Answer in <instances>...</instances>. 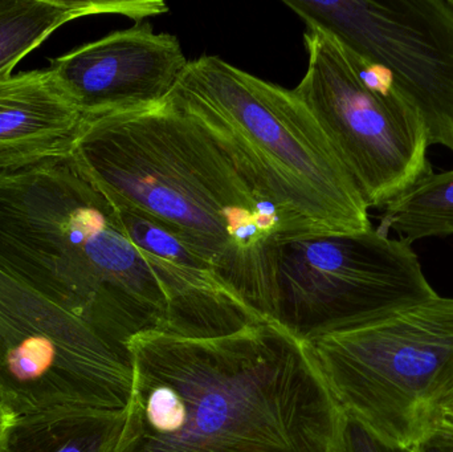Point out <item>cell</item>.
Returning <instances> with one entry per match:
<instances>
[{"instance_id":"cell-1","label":"cell","mask_w":453,"mask_h":452,"mask_svg":"<svg viewBox=\"0 0 453 452\" xmlns=\"http://www.w3.org/2000/svg\"><path fill=\"white\" fill-rule=\"evenodd\" d=\"M111 452H342L346 416L305 340L276 320L228 334L146 331Z\"/></svg>"},{"instance_id":"cell-2","label":"cell","mask_w":453,"mask_h":452,"mask_svg":"<svg viewBox=\"0 0 453 452\" xmlns=\"http://www.w3.org/2000/svg\"><path fill=\"white\" fill-rule=\"evenodd\" d=\"M72 159L109 199L172 231L256 315L274 320V246L314 233L274 203L198 122L167 103L87 117Z\"/></svg>"},{"instance_id":"cell-3","label":"cell","mask_w":453,"mask_h":452,"mask_svg":"<svg viewBox=\"0 0 453 452\" xmlns=\"http://www.w3.org/2000/svg\"><path fill=\"white\" fill-rule=\"evenodd\" d=\"M0 267L84 303L122 344L166 331L159 281L72 157L0 175Z\"/></svg>"},{"instance_id":"cell-4","label":"cell","mask_w":453,"mask_h":452,"mask_svg":"<svg viewBox=\"0 0 453 452\" xmlns=\"http://www.w3.org/2000/svg\"><path fill=\"white\" fill-rule=\"evenodd\" d=\"M165 103L198 122L274 203L309 230H372L364 196L293 90L218 56H202L188 61Z\"/></svg>"},{"instance_id":"cell-5","label":"cell","mask_w":453,"mask_h":452,"mask_svg":"<svg viewBox=\"0 0 453 452\" xmlns=\"http://www.w3.org/2000/svg\"><path fill=\"white\" fill-rule=\"evenodd\" d=\"M348 418L412 448L441 419L453 387V297L436 296L309 341Z\"/></svg>"},{"instance_id":"cell-6","label":"cell","mask_w":453,"mask_h":452,"mask_svg":"<svg viewBox=\"0 0 453 452\" xmlns=\"http://www.w3.org/2000/svg\"><path fill=\"white\" fill-rule=\"evenodd\" d=\"M132 389L127 345L84 303L0 267V403L15 417L50 411L124 414Z\"/></svg>"},{"instance_id":"cell-7","label":"cell","mask_w":453,"mask_h":452,"mask_svg":"<svg viewBox=\"0 0 453 452\" xmlns=\"http://www.w3.org/2000/svg\"><path fill=\"white\" fill-rule=\"evenodd\" d=\"M308 65L293 89L313 114L369 209H385L433 170L419 111L385 66L329 32L303 34Z\"/></svg>"},{"instance_id":"cell-8","label":"cell","mask_w":453,"mask_h":452,"mask_svg":"<svg viewBox=\"0 0 453 452\" xmlns=\"http://www.w3.org/2000/svg\"><path fill=\"white\" fill-rule=\"evenodd\" d=\"M273 268L274 320L308 342L438 296L411 244L374 227L282 239Z\"/></svg>"},{"instance_id":"cell-9","label":"cell","mask_w":453,"mask_h":452,"mask_svg":"<svg viewBox=\"0 0 453 452\" xmlns=\"http://www.w3.org/2000/svg\"><path fill=\"white\" fill-rule=\"evenodd\" d=\"M308 28L337 37L393 74L430 145L453 153L452 0H285Z\"/></svg>"},{"instance_id":"cell-10","label":"cell","mask_w":453,"mask_h":452,"mask_svg":"<svg viewBox=\"0 0 453 452\" xmlns=\"http://www.w3.org/2000/svg\"><path fill=\"white\" fill-rule=\"evenodd\" d=\"M50 65L87 119L162 105L188 60L177 36L157 34L142 20L81 45Z\"/></svg>"},{"instance_id":"cell-11","label":"cell","mask_w":453,"mask_h":452,"mask_svg":"<svg viewBox=\"0 0 453 452\" xmlns=\"http://www.w3.org/2000/svg\"><path fill=\"white\" fill-rule=\"evenodd\" d=\"M111 202L127 238L153 271L166 297V333L220 336L264 320L226 286L203 255L142 212Z\"/></svg>"},{"instance_id":"cell-12","label":"cell","mask_w":453,"mask_h":452,"mask_svg":"<svg viewBox=\"0 0 453 452\" xmlns=\"http://www.w3.org/2000/svg\"><path fill=\"white\" fill-rule=\"evenodd\" d=\"M84 122L52 65L0 79V175L71 158Z\"/></svg>"},{"instance_id":"cell-13","label":"cell","mask_w":453,"mask_h":452,"mask_svg":"<svg viewBox=\"0 0 453 452\" xmlns=\"http://www.w3.org/2000/svg\"><path fill=\"white\" fill-rule=\"evenodd\" d=\"M158 0L88 2V0H0V79L42 45L56 29L90 15L114 13L138 21L167 12Z\"/></svg>"},{"instance_id":"cell-14","label":"cell","mask_w":453,"mask_h":452,"mask_svg":"<svg viewBox=\"0 0 453 452\" xmlns=\"http://www.w3.org/2000/svg\"><path fill=\"white\" fill-rule=\"evenodd\" d=\"M122 417L97 411L15 417L0 452H111Z\"/></svg>"},{"instance_id":"cell-15","label":"cell","mask_w":453,"mask_h":452,"mask_svg":"<svg viewBox=\"0 0 453 452\" xmlns=\"http://www.w3.org/2000/svg\"><path fill=\"white\" fill-rule=\"evenodd\" d=\"M382 222L410 244L453 235V169L426 175L385 207Z\"/></svg>"},{"instance_id":"cell-16","label":"cell","mask_w":453,"mask_h":452,"mask_svg":"<svg viewBox=\"0 0 453 452\" xmlns=\"http://www.w3.org/2000/svg\"><path fill=\"white\" fill-rule=\"evenodd\" d=\"M342 452H414L410 448H395L370 434L365 427L346 417Z\"/></svg>"},{"instance_id":"cell-17","label":"cell","mask_w":453,"mask_h":452,"mask_svg":"<svg viewBox=\"0 0 453 452\" xmlns=\"http://www.w3.org/2000/svg\"><path fill=\"white\" fill-rule=\"evenodd\" d=\"M412 451L453 452V429L446 425H439L427 437L423 438Z\"/></svg>"},{"instance_id":"cell-18","label":"cell","mask_w":453,"mask_h":452,"mask_svg":"<svg viewBox=\"0 0 453 452\" xmlns=\"http://www.w3.org/2000/svg\"><path fill=\"white\" fill-rule=\"evenodd\" d=\"M13 419H15V416L0 403V448H2L3 442H4L5 435H7L8 429H10Z\"/></svg>"},{"instance_id":"cell-19","label":"cell","mask_w":453,"mask_h":452,"mask_svg":"<svg viewBox=\"0 0 453 452\" xmlns=\"http://www.w3.org/2000/svg\"><path fill=\"white\" fill-rule=\"evenodd\" d=\"M441 424L453 429V387L449 397H447L446 402H444L443 409H441Z\"/></svg>"},{"instance_id":"cell-20","label":"cell","mask_w":453,"mask_h":452,"mask_svg":"<svg viewBox=\"0 0 453 452\" xmlns=\"http://www.w3.org/2000/svg\"><path fill=\"white\" fill-rule=\"evenodd\" d=\"M452 2H453V0H452Z\"/></svg>"}]
</instances>
